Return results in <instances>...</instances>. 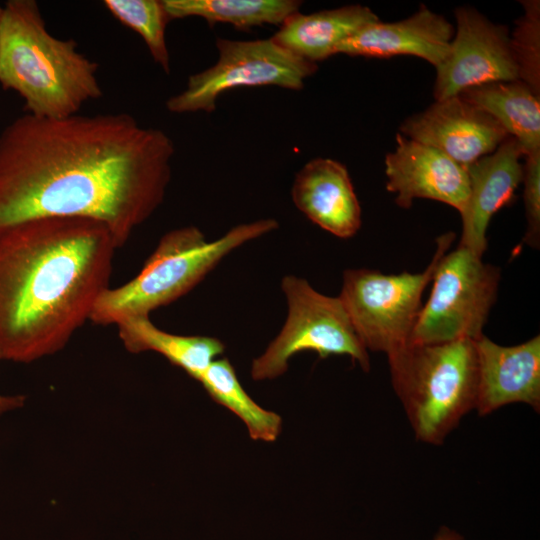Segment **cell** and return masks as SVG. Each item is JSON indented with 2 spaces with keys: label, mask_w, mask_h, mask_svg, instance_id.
Here are the masks:
<instances>
[{
  "label": "cell",
  "mask_w": 540,
  "mask_h": 540,
  "mask_svg": "<svg viewBox=\"0 0 540 540\" xmlns=\"http://www.w3.org/2000/svg\"><path fill=\"white\" fill-rule=\"evenodd\" d=\"M453 240L452 233L438 237L433 258L421 273L386 275L365 268L344 271L338 297L367 350L388 355L409 343L424 289Z\"/></svg>",
  "instance_id": "8992f818"
},
{
  "label": "cell",
  "mask_w": 540,
  "mask_h": 540,
  "mask_svg": "<svg viewBox=\"0 0 540 540\" xmlns=\"http://www.w3.org/2000/svg\"><path fill=\"white\" fill-rule=\"evenodd\" d=\"M25 402V396H4L0 394V414L22 407Z\"/></svg>",
  "instance_id": "d4e9b609"
},
{
  "label": "cell",
  "mask_w": 540,
  "mask_h": 540,
  "mask_svg": "<svg viewBox=\"0 0 540 540\" xmlns=\"http://www.w3.org/2000/svg\"><path fill=\"white\" fill-rule=\"evenodd\" d=\"M455 17L450 51L436 68L435 101L486 83L519 80L507 27L492 23L470 7L457 8Z\"/></svg>",
  "instance_id": "30bf717a"
},
{
  "label": "cell",
  "mask_w": 540,
  "mask_h": 540,
  "mask_svg": "<svg viewBox=\"0 0 540 540\" xmlns=\"http://www.w3.org/2000/svg\"><path fill=\"white\" fill-rule=\"evenodd\" d=\"M432 540H464V537L457 531L442 526L438 529Z\"/></svg>",
  "instance_id": "484cf974"
},
{
  "label": "cell",
  "mask_w": 540,
  "mask_h": 540,
  "mask_svg": "<svg viewBox=\"0 0 540 540\" xmlns=\"http://www.w3.org/2000/svg\"><path fill=\"white\" fill-rule=\"evenodd\" d=\"M458 95L492 116L519 143L524 156L540 151V97L527 84L491 82Z\"/></svg>",
  "instance_id": "ac0fdd59"
},
{
  "label": "cell",
  "mask_w": 540,
  "mask_h": 540,
  "mask_svg": "<svg viewBox=\"0 0 540 540\" xmlns=\"http://www.w3.org/2000/svg\"><path fill=\"white\" fill-rule=\"evenodd\" d=\"M368 7L355 4L289 16L272 36L295 55L316 63L335 54L337 46L367 24L378 21Z\"/></svg>",
  "instance_id": "e0dca14e"
},
{
  "label": "cell",
  "mask_w": 540,
  "mask_h": 540,
  "mask_svg": "<svg viewBox=\"0 0 540 540\" xmlns=\"http://www.w3.org/2000/svg\"><path fill=\"white\" fill-rule=\"evenodd\" d=\"M431 281L409 342L439 344L481 336L496 301L500 269L458 245L441 256Z\"/></svg>",
  "instance_id": "ba28073f"
},
{
  "label": "cell",
  "mask_w": 540,
  "mask_h": 540,
  "mask_svg": "<svg viewBox=\"0 0 540 540\" xmlns=\"http://www.w3.org/2000/svg\"><path fill=\"white\" fill-rule=\"evenodd\" d=\"M171 20L201 17L211 26L229 23L237 29L265 24L281 25L299 12L298 0H162Z\"/></svg>",
  "instance_id": "ffe728a7"
},
{
  "label": "cell",
  "mask_w": 540,
  "mask_h": 540,
  "mask_svg": "<svg viewBox=\"0 0 540 540\" xmlns=\"http://www.w3.org/2000/svg\"><path fill=\"white\" fill-rule=\"evenodd\" d=\"M217 62L190 75L183 91L166 101L172 113H211L218 97L235 88L277 86L301 90L305 80L318 65L285 49L273 38L259 40H229L218 37Z\"/></svg>",
  "instance_id": "9c48e42d"
},
{
  "label": "cell",
  "mask_w": 540,
  "mask_h": 540,
  "mask_svg": "<svg viewBox=\"0 0 540 540\" xmlns=\"http://www.w3.org/2000/svg\"><path fill=\"white\" fill-rule=\"evenodd\" d=\"M98 65L73 40L47 30L34 0H9L0 22V84L18 93L27 113L62 119L102 96Z\"/></svg>",
  "instance_id": "3957f363"
},
{
  "label": "cell",
  "mask_w": 540,
  "mask_h": 540,
  "mask_svg": "<svg viewBox=\"0 0 540 540\" xmlns=\"http://www.w3.org/2000/svg\"><path fill=\"white\" fill-rule=\"evenodd\" d=\"M396 149L385 158L386 188L396 203L411 207L416 198L443 202L461 213L469 197L467 169L441 151L396 135Z\"/></svg>",
  "instance_id": "7c38bea8"
},
{
  "label": "cell",
  "mask_w": 540,
  "mask_h": 540,
  "mask_svg": "<svg viewBox=\"0 0 540 540\" xmlns=\"http://www.w3.org/2000/svg\"><path fill=\"white\" fill-rule=\"evenodd\" d=\"M475 341L480 416L511 403L540 410V336L515 346H501L484 334Z\"/></svg>",
  "instance_id": "4fadbf2b"
},
{
  "label": "cell",
  "mask_w": 540,
  "mask_h": 540,
  "mask_svg": "<svg viewBox=\"0 0 540 540\" xmlns=\"http://www.w3.org/2000/svg\"><path fill=\"white\" fill-rule=\"evenodd\" d=\"M209 396L246 425L253 440L273 442L281 432L282 419L258 405L244 390L227 358L214 360L198 377Z\"/></svg>",
  "instance_id": "44dd1931"
},
{
  "label": "cell",
  "mask_w": 540,
  "mask_h": 540,
  "mask_svg": "<svg viewBox=\"0 0 540 540\" xmlns=\"http://www.w3.org/2000/svg\"><path fill=\"white\" fill-rule=\"evenodd\" d=\"M281 287L288 304L286 322L265 352L253 360L254 380L276 378L286 372L289 359L303 351L320 358L348 355L368 372V350L356 334L339 297L316 291L303 278L287 275Z\"/></svg>",
  "instance_id": "52a82bcc"
},
{
  "label": "cell",
  "mask_w": 540,
  "mask_h": 540,
  "mask_svg": "<svg viewBox=\"0 0 540 540\" xmlns=\"http://www.w3.org/2000/svg\"><path fill=\"white\" fill-rule=\"evenodd\" d=\"M104 5L118 21L142 37L153 60L169 74L170 57L165 32L170 19L163 1L105 0Z\"/></svg>",
  "instance_id": "7402d4cb"
},
{
  "label": "cell",
  "mask_w": 540,
  "mask_h": 540,
  "mask_svg": "<svg viewBox=\"0 0 540 540\" xmlns=\"http://www.w3.org/2000/svg\"><path fill=\"white\" fill-rule=\"evenodd\" d=\"M524 205L527 229L524 242L538 248L540 244V151L525 155L523 165Z\"/></svg>",
  "instance_id": "cb8c5ba5"
},
{
  "label": "cell",
  "mask_w": 540,
  "mask_h": 540,
  "mask_svg": "<svg viewBox=\"0 0 540 540\" xmlns=\"http://www.w3.org/2000/svg\"><path fill=\"white\" fill-rule=\"evenodd\" d=\"M391 383L417 440L441 445L477 394L475 341L408 343L388 354Z\"/></svg>",
  "instance_id": "5b68a950"
},
{
  "label": "cell",
  "mask_w": 540,
  "mask_h": 540,
  "mask_svg": "<svg viewBox=\"0 0 540 540\" xmlns=\"http://www.w3.org/2000/svg\"><path fill=\"white\" fill-rule=\"evenodd\" d=\"M117 327L129 352H157L195 380L225 350L217 338L168 333L156 327L149 317L125 320Z\"/></svg>",
  "instance_id": "d6986e66"
},
{
  "label": "cell",
  "mask_w": 540,
  "mask_h": 540,
  "mask_svg": "<svg viewBox=\"0 0 540 540\" xmlns=\"http://www.w3.org/2000/svg\"><path fill=\"white\" fill-rule=\"evenodd\" d=\"M454 27L442 15L421 5L411 17L397 22L367 24L340 43L335 54L387 58L420 57L436 68L447 57Z\"/></svg>",
  "instance_id": "9a60e30c"
},
{
  "label": "cell",
  "mask_w": 540,
  "mask_h": 540,
  "mask_svg": "<svg viewBox=\"0 0 540 540\" xmlns=\"http://www.w3.org/2000/svg\"><path fill=\"white\" fill-rule=\"evenodd\" d=\"M400 131L465 168L493 153L510 137L492 116L459 95L435 101L423 112L407 118Z\"/></svg>",
  "instance_id": "8fae6325"
},
{
  "label": "cell",
  "mask_w": 540,
  "mask_h": 540,
  "mask_svg": "<svg viewBox=\"0 0 540 540\" xmlns=\"http://www.w3.org/2000/svg\"><path fill=\"white\" fill-rule=\"evenodd\" d=\"M173 140L126 113H26L0 133V232L38 218L95 220L117 248L163 202Z\"/></svg>",
  "instance_id": "6da1fadb"
},
{
  "label": "cell",
  "mask_w": 540,
  "mask_h": 540,
  "mask_svg": "<svg viewBox=\"0 0 540 540\" xmlns=\"http://www.w3.org/2000/svg\"><path fill=\"white\" fill-rule=\"evenodd\" d=\"M291 197L309 220L336 237L350 238L361 227V207L348 170L334 159L307 162L294 178Z\"/></svg>",
  "instance_id": "2e32d148"
},
{
  "label": "cell",
  "mask_w": 540,
  "mask_h": 540,
  "mask_svg": "<svg viewBox=\"0 0 540 540\" xmlns=\"http://www.w3.org/2000/svg\"><path fill=\"white\" fill-rule=\"evenodd\" d=\"M524 15L516 21L511 45L519 70V80L536 94L540 92V4L522 1Z\"/></svg>",
  "instance_id": "603a6c76"
},
{
  "label": "cell",
  "mask_w": 540,
  "mask_h": 540,
  "mask_svg": "<svg viewBox=\"0 0 540 540\" xmlns=\"http://www.w3.org/2000/svg\"><path fill=\"white\" fill-rule=\"evenodd\" d=\"M524 152L508 137L493 153L483 156L466 169L469 197L462 217L460 246L483 256L487 248L486 232L492 216L510 203L523 179Z\"/></svg>",
  "instance_id": "5bb4252c"
},
{
  "label": "cell",
  "mask_w": 540,
  "mask_h": 540,
  "mask_svg": "<svg viewBox=\"0 0 540 540\" xmlns=\"http://www.w3.org/2000/svg\"><path fill=\"white\" fill-rule=\"evenodd\" d=\"M2 10H3V6L0 5V22H1Z\"/></svg>",
  "instance_id": "4316f807"
},
{
  "label": "cell",
  "mask_w": 540,
  "mask_h": 540,
  "mask_svg": "<svg viewBox=\"0 0 540 540\" xmlns=\"http://www.w3.org/2000/svg\"><path fill=\"white\" fill-rule=\"evenodd\" d=\"M278 226L275 219L243 223L211 242L197 227L173 229L160 239L138 275L101 293L89 320L117 326L125 320L149 317L192 290L231 251Z\"/></svg>",
  "instance_id": "277c9868"
},
{
  "label": "cell",
  "mask_w": 540,
  "mask_h": 540,
  "mask_svg": "<svg viewBox=\"0 0 540 540\" xmlns=\"http://www.w3.org/2000/svg\"><path fill=\"white\" fill-rule=\"evenodd\" d=\"M115 249L108 228L84 218H38L0 232V361L61 350L109 287Z\"/></svg>",
  "instance_id": "7a4b0ae2"
}]
</instances>
